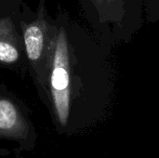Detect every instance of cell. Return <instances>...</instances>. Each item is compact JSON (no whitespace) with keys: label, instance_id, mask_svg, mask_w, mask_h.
<instances>
[{"label":"cell","instance_id":"6da1fadb","mask_svg":"<svg viewBox=\"0 0 159 158\" xmlns=\"http://www.w3.org/2000/svg\"><path fill=\"white\" fill-rule=\"evenodd\" d=\"M20 26L24 45L28 74L37 90L46 77L53 42V17L49 15L46 0H39L35 10L22 3Z\"/></svg>","mask_w":159,"mask_h":158},{"label":"cell","instance_id":"7a4b0ae2","mask_svg":"<svg viewBox=\"0 0 159 158\" xmlns=\"http://www.w3.org/2000/svg\"><path fill=\"white\" fill-rule=\"evenodd\" d=\"M20 11L0 17V68L24 75L28 69L20 26Z\"/></svg>","mask_w":159,"mask_h":158},{"label":"cell","instance_id":"3957f363","mask_svg":"<svg viewBox=\"0 0 159 158\" xmlns=\"http://www.w3.org/2000/svg\"><path fill=\"white\" fill-rule=\"evenodd\" d=\"M23 2V0H0V17L19 12Z\"/></svg>","mask_w":159,"mask_h":158}]
</instances>
